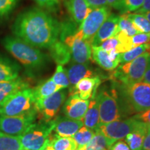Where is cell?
<instances>
[{
    "instance_id": "obj_1",
    "label": "cell",
    "mask_w": 150,
    "mask_h": 150,
    "mask_svg": "<svg viewBox=\"0 0 150 150\" xmlns=\"http://www.w3.org/2000/svg\"><path fill=\"white\" fill-rule=\"evenodd\" d=\"M61 22L48 11L31 8L22 11L12 25L13 36L35 47L49 49L59 39Z\"/></svg>"
},
{
    "instance_id": "obj_2",
    "label": "cell",
    "mask_w": 150,
    "mask_h": 150,
    "mask_svg": "<svg viewBox=\"0 0 150 150\" xmlns=\"http://www.w3.org/2000/svg\"><path fill=\"white\" fill-rule=\"evenodd\" d=\"M4 49L30 73L40 71L46 66L48 57L38 48L13 35H7L1 41Z\"/></svg>"
},
{
    "instance_id": "obj_3",
    "label": "cell",
    "mask_w": 150,
    "mask_h": 150,
    "mask_svg": "<svg viewBox=\"0 0 150 150\" xmlns=\"http://www.w3.org/2000/svg\"><path fill=\"white\" fill-rule=\"evenodd\" d=\"M117 85L122 114H136L150 109V84L142 81L127 85Z\"/></svg>"
},
{
    "instance_id": "obj_4",
    "label": "cell",
    "mask_w": 150,
    "mask_h": 150,
    "mask_svg": "<svg viewBox=\"0 0 150 150\" xmlns=\"http://www.w3.org/2000/svg\"><path fill=\"white\" fill-rule=\"evenodd\" d=\"M72 22H61L59 40L70 49L73 62L88 63L92 58V45L84 40Z\"/></svg>"
},
{
    "instance_id": "obj_5",
    "label": "cell",
    "mask_w": 150,
    "mask_h": 150,
    "mask_svg": "<svg viewBox=\"0 0 150 150\" xmlns=\"http://www.w3.org/2000/svg\"><path fill=\"white\" fill-rule=\"evenodd\" d=\"M150 60V51L142 54L133 61L122 63L113 72L110 78L118 85H127L142 81Z\"/></svg>"
},
{
    "instance_id": "obj_6",
    "label": "cell",
    "mask_w": 150,
    "mask_h": 150,
    "mask_svg": "<svg viewBox=\"0 0 150 150\" xmlns=\"http://www.w3.org/2000/svg\"><path fill=\"white\" fill-rule=\"evenodd\" d=\"M32 88L21 90L6 99L0 105V115L18 116L35 110Z\"/></svg>"
},
{
    "instance_id": "obj_7",
    "label": "cell",
    "mask_w": 150,
    "mask_h": 150,
    "mask_svg": "<svg viewBox=\"0 0 150 150\" xmlns=\"http://www.w3.org/2000/svg\"><path fill=\"white\" fill-rule=\"evenodd\" d=\"M96 98L98 101L100 124H107L122 118L123 114L115 89L102 88L96 94Z\"/></svg>"
},
{
    "instance_id": "obj_8",
    "label": "cell",
    "mask_w": 150,
    "mask_h": 150,
    "mask_svg": "<svg viewBox=\"0 0 150 150\" xmlns=\"http://www.w3.org/2000/svg\"><path fill=\"white\" fill-rule=\"evenodd\" d=\"M54 127V120L33 124L20 136L23 150H40L50 138Z\"/></svg>"
},
{
    "instance_id": "obj_9",
    "label": "cell",
    "mask_w": 150,
    "mask_h": 150,
    "mask_svg": "<svg viewBox=\"0 0 150 150\" xmlns=\"http://www.w3.org/2000/svg\"><path fill=\"white\" fill-rule=\"evenodd\" d=\"M139 122V120L131 117L107 124H100L96 130L106 138L110 148L115 142L125 138L127 135L136 129Z\"/></svg>"
},
{
    "instance_id": "obj_10",
    "label": "cell",
    "mask_w": 150,
    "mask_h": 150,
    "mask_svg": "<svg viewBox=\"0 0 150 150\" xmlns=\"http://www.w3.org/2000/svg\"><path fill=\"white\" fill-rule=\"evenodd\" d=\"M110 13V8L108 6H102L92 9L77 29L78 32L82 38L92 45L94 37L97 31Z\"/></svg>"
},
{
    "instance_id": "obj_11",
    "label": "cell",
    "mask_w": 150,
    "mask_h": 150,
    "mask_svg": "<svg viewBox=\"0 0 150 150\" xmlns=\"http://www.w3.org/2000/svg\"><path fill=\"white\" fill-rule=\"evenodd\" d=\"M67 92L60 90L52 95L35 102L34 108L40 121L50 122L56 118L66 99Z\"/></svg>"
},
{
    "instance_id": "obj_12",
    "label": "cell",
    "mask_w": 150,
    "mask_h": 150,
    "mask_svg": "<svg viewBox=\"0 0 150 150\" xmlns=\"http://www.w3.org/2000/svg\"><path fill=\"white\" fill-rule=\"evenodd\" d=\"M36 118L35 110L22 115H0V131L10 136H20L35 123Z\"/></svg>"
},
{
    "instance_id": "obj_13",
    "label": "cell",
    "mask_w": 150,
    "mask_h": 150,
    "mask_svg": "<svg viewBox=\"0 0 150 150\" xmlns=\"http://www.w3.org/2000/svg\"><path fill=\"white\" fill-rule=\"evenodd\" d=\"M102 83L101 78L98 76L83 78L78 81L69 90L70 95H76L84 100L96 96L97 90Z\"/></svg>"
},
{
    "instance_id": "obj_14",
    "label": "cell",
    "mask_w": 150,
    "mask_h": 150,
    "mask_svg": "<svg viewBox=\"0 0 150 150\" xmlns=\"http://www.w3.org/2000/svg\"><path fill=\"white\" fill-rule=\"evenodd\" d=\"M89 104L88 100H84L76 95H70L63 104V111L65 116L71 119L82 120Z\"/></svg>"
},
{
    "instance_id": "obj_15",
    "label": "cell",
    "mask_w": 150,
    "mask_h": 150,
    "mask_svg": "<svg viewBox=\"0 0 150 150\" xmlns=\"http://www.w3.org/2000/svg\"><path fill=\"white\" fill-rule=\"evenodd\" d=\"M118 21L119 16L115 13H110L95 34L92 46H99L104 41L115 37L118 32Z\"/></svg>"
},
{
    "instance_id": "obj_16",
    "label": "cell",
    "mask_w": 150,
    "mask_h": 150,
    "mask_svg": "<svg viewBox=\"0 0 150 150\" xmlns=\"http://www.w3.org/2000/svg\"><path fill=\"white\" fill-rule=\"evenodd\" d=\"M54 127L53 131L61 137H72L80 128L83 126L82 120L71 119L65 117H56L54 119Z\"/></svg>"
},
{
    "instance_id": "obj_17",
    "label": "cell",
    "mask_w": 150,
    "mask_h": 150,
    "mask_svg": "<svg viewBox=\"0 0 150 150\" xmlns=\"http://www.w3.org/2000/svg\"><path fill=\"white\" fill-rule=\"evenodd\" d=\"M63 2L73 20L79 25L93 9L86 0H63Z\"/></svg>"
},
{
    "instance_id": "obj_18",
    "label": "cell",
    "mask_w": 150,
    "mask_h": 150,
    "mask_svg": "<svg viewBox=\"0 0 150 150\" xmlns=\"http://www.w3.org/2000/svg\"><path fill=\"white\" fill-rule=\"evenodd\" d=\"M70 88L83 78L96 76L93 70L89 67L88 63H77L73 62L67 70Z\"/></svg>"
},
{
    "instance_id": "obj_19",
    "label": "cell",
    "mask_w": 150,
    "mask_h": 150,
    "mask_svg": "<svg viewBox=\"0 0 150 150\" xmlns=\"http://www.w3.org/2000/svg\"><path fill=\"white\" fill-rule=\"evenodd\" d=\"M92 58L99 67L106 71L114 70L120 63V61L112 59L108 52L99 46H92Z\"/></svg>"
},
{
    "instance_id": "obj_20",
    "label": "cell",
    "mask_w": 150,
    "mask_h": 150,
    "mask_svg": "<svg viewBox=\"0 0 150 150\" xmlns=\"http://www.w3.org/2000/svg\"><path fill=\"white\" fill-rule=\"evenodd\" d=\"M20 67L9 58L0 54V82L9 81L19 77Z\"/></svg>"
},
{
    "instance_id": "obj_21",
    "label": "cell",
    "mask_w": 150,
    "mask_h": 150,
    "mask_svg": "<svg viewBox=\"0 0 150 150\" xmlns=\"http://www.w3.org/2000/svg\"><path fill=\"white\" fill-rule=\"evenodd\" d=\"M147 131V125L140 121L136 129L125 137V142H127L131 150L142 149Z\"/></svg>"
},
{
    "instance_id": "obj_22",
    "label": "cell",
    "mask_w": 150,
    "mask_h": 150,
    "mask_svg": "<svg viewBox=\"0 0 150 150\" xmlns=\"http://www.w3.org/2000/svg\"><path fill=\"white\" fill-rule=\"evenodd\" d=\"M27 88H29V83L20 77L9 81L0 82V105L10 95Z\"/></svg>"
},
{
    "instance_id": "obj_23",
    "label": "cell",
    "mask_w": 150,
    "mask_h": 150,
    "mask_svg": "<svg viewBox=\"0 0 150 150\" xmlns=\"http://www.w3.org/2000/svg\"><path fill=\"white\" fill-rule=\"evenodd\" d=\"M49 51L52 59L58 65L63 66L68 63L72 59L70 49L59 39L49 48Z\"/></svg>"
},
{
    "instance_id": "obj_24",
    "label": "cell",
    "mask_w": 150,
    "mask_h": 150,
    "mask_svg": "<svg viewBox=\"0 0 150 150\" xmlns=\"http://www.w3.org/2000/svg\"><path fill=\"white\" fill-rule=\"evenodd\" d=\"M83 126L95 131L100 125V118H99V110L98 101L96 96L91 98L89 102L88 107L86 110L85 115L82 120Z\"/></svg>"
},
{
    "instance_id": "obj_25",
    "label": "cell",
    "mask_w": 150,
    "mask_h": 150,
    "mask_svg": "<svg viewBox=\"0 0 150 150\" xmlns=\"http://www.w3.org/2000/svg\"><path fill=\"white\" fill-rule=\"evenodd\" d=\"M60 90L62 89L54 83L51 78L49 79L43 83L38 85L34 88H32L35 102L50 96Z\"/></svg>"
},
{
    "instance_id": "obj_26",
    "label": "cell",
    "mask_w": 150,
    "mask_h": 150,
    "mask_svg": "<svg viewBox=\"0 0 150 150\" xmlns=\"http://www.w3.org/2000/svg\"><path fill=\"white\" fill-rule=\"evenodd\" d=\"M50 141L54 150H76V145L72 137H61L54 134L50 136Z\"/></svg>"
},
{
    "instance_id": "obj_27",
    "label": "cell",
    "mask_w": 150,
    "mask_h": 150,
    "mask_svg": "<svg viewBox=\"0 0 150 150\" xmlns=\"http://www.w3.org/2000/svg\"><path fill=\"white\" fill-rule=\"evenodd\" d=\"M129 20L132 22L135 27L140 33H150V22L145 16L141 13H122Z\"/></svg>"
},
{
    "instance_id": "obj_28",
    "label": "cell",
    "mask_w": 150,
    "mask_h": 150,
    "mask_svg": "<svg viewBox=\"0 0 150 150\" xmlns=\"http://www.w3.org/2000/svg\"><path fill=\"white\" fill-rule=\"evenodd\" d=\"M95 133V131L87 128L85 126H83L79 129L72 136L73 140L76 145V150H79L85 147L93 138Z\"/></svg>"
},
{
    "instance_id": "obj_29",
    "label": "cell",
    "mask_w": 150,
    "mask_h": 150,
    "mask_svg": "<svg viewBox=\"0 0 150 150\" xmlns=\"http://www.w3.org/2000/svg\"><path fill=\"white\" fill-rule=\"evenodd\" d=\"M0 150H23L20 136H13L0 131Z\"/></svg>"
},
{
    "instance_id": "obj_30",
    "label": "cell",
    "mask_w": 150,
    "mask_h": 150,
    "mask_svg": "<svg viewBox=\"0 0 150 150\" xmlns=\"http://www.w3.org/2000/svg\"><path fill=\"white\" fill-rule=\"evenodd\" d=\"M79 150H109V146L106 138L96 130L91 141Z\"/></svg>"
},
{
    "instance_id": "obj_31",
    "label": "cell",
    "mask_w": 150,
    "mask_h": 150,
    "mask_svg": "<svg viewBox=\"0 0 150 150\" xmlns=\"http://www.w3.org/2000/svg\"><path fill=\"white\" fill-rule=\"evenodd\" d=\"M150 51V42L137 46L126 52L120 54V63L131 61L145 52Z\"/></svg>"
},
{
    "instance_id": "obj_32",
    "label": "cell",
    "mask_w": 150,
    "mask_h": 150,
    "mask_svg": "<svg viewBox=\"0 0 150 150\" xmlns=\"http://www.w3.org/2000/svg\"><path fill=\"white\" fill-rule=\"evenodd\" d=\"M51 79L54 83L59 86L61 89L67 88L70 86V81L68 79L67 70H65L63 65H57L55 72Z\"/></svg>"
},
{
    "instance_id": "obj_33",
    "label": "cell",
    "mask_w": 150,
    "mask_h": 150,
    "mask_svg": "<svg viewBox=\"0 0 150 150\" xmlns=\"http://www.w3.org/2000/svg\"><path fill=\"white\" fill-rule=\"evenodd\" d=\"M118 31L124 33L128 36L131 37L133 35L140 33L138 30L135 27L130 20H129L126 17L122 14L119 16V21H118Z\"/></svg>"
},
{
    "instance_id": "obj_34",
    "label": "cell",
    "mask_w": 150,
    "mask_h": 150,
    "mask_svg": "<svg viewBox=\"0 0 150 150\" xmlns=\"http://www.w3.org/2000/svg\"><path fill=\"white\" fill-rule=\"evenodd\" d=\"M144 0H122L119 11L122 13L136 12L141 8Z\"/></svg>"
},
{
    "instance_id": "obj_35",
    "label": "cell",
    "mask_w": 150,
    "mask_h": 150,
    "mask_svg": "<svg viewBox=\"0 0 150 150\" xmlns=\"http://www.w3.org/2000/svg\"><path fill=\"white\" fill-rule=\"evenodd\" d=\"M20 0H0V19L6 18L13 11Z\"/></svg>"
},
{
    "instance_id": "obj_36",
    "label": "cell",
    "mask_w": 150,
    "mask_h": 150,
    "mask_svg": "<svg viewBox=\"0 0 150 150\" xmlns=\"http://www.w3.org/2000/svg\"><path fill=\"white\" fill-rule=\"evenodd\" d=\"M40 8L48 12H56L60 6L61 0H33Z\"/></svg>"
},
{
    "instance_id": "obj_37",
    "label": "cell",
    "mask_w": 150,
    "mask_h": 150,
    "mask_svg": "<svg viewBox=\"0 0 150 150\" xmlns=\"http://www.w3.org/2000/svg\"><path fill=\"white\" fill-rule=\"evenodd\" d=\"M129 42L132 48L150 42V33H137L133 36L129 37Z\"/></svg>"
},
{
    "instance_id": "obj_38",
    "label": "cell",
    "mask_w": 150,
    "mask_h": 150,
    "mask_svg": "<svg viewBox=\"0 0 150 150\" xmlns=\"http://www.w3.org/2000/svg\"><path fill=\"white\" fill-rule=\"evenodd\" d=\"M119 43V40L117 38L112 37L110 38H108V40L104 41L100 45H99V47L104 51L110 52L111 50H116V48H117Z\"/></svg>"
},
{
    "instance_id": "obj_39",
    "label": "cell",
    "mask_w": 150,
    "mask_h": 150,
    "mask_svg": "<svg viewBox=\"0 0 150 150\" xmlns=\"http://www.w3.org/2000/svg\"><path fill=\"white\" fill-rule=\"evenodd\" d=\"M132 117L146 124L147 127L150 128V109L135 114Z\"/></svg>"
},
{
    "instance_id": "obj_40",
    "label": "cell",
    "mask_w": 150,
    "mask_h": 150,
    "mask_svg": "<svg viewBox=\"0 0 150 150\" xmlns=\"http://www.w3.org/2000/svg\"><path fill=\"white\" fill-rule=\"evenodd\" d=\"M109 150H131L130 148L127 144V142L124 140H118L115 142L111 147L109 148Z\"/></svg>"
},
{
    "instance_id": "obj_41",
    "label": "cell",
    "mask_w": 150,
    "mask_h": 150,
    "mask_svg": "<svg viewBox=\"0 0 150 150\" xmlns=\"http://www.w3.org/2000/svg\"><path fill=\"white\" fill-rule=\"evenodd\" d=\"M91 8H96L99 7L108 6L107 0H86Z\"/></svg>"
},
{
    "instance_id": "obj_42",
    "label": "cell",
    "mask_w": 150,
    "mask_h": 150,
    "mask_svg": "<svg viewBox=\"0 0 150 150\" xmlns=\"http://www.w3.org/2000/svg\"><path fill=\"white\" fill-rule=\"evenodd\" d=\"M149 11H150V0H144L143 4H142L141 8L138 9L135 13H145L149 12Z\"/></svg>"
},
{
    "instance_id": "obj_43",
    "label": "cell",
    "mask_w": 150,
    "mask_h": 150,
    "mask_svg": "<svg viewBox=\"0 0 150 150\" xmlns=\"http://www.w3.org/2000/svg\"><path fill=\"white\" fill-rule=\"evenodd\" d=\"M141 150H150V128L149 127Z\"/></svg>"
},
{
    "instance_id": "obj_44",
    "label": "cell",
    "mask_w": 150,
    "mask_h": 150,
    "mask_svg": "<svg viewBox=\"0 0 150 150\" xmlns=\"http://www.w3.org/2000/svg\"><path fill=\"white\" fill-rule=\"evenodd\" d=\"M122 0H107V4L109 8H112L119 10Z\"/></svg>"
},
{
    "instance_id": "obj_45",
    "label": "cell",
    "mask_w": 150,
    "mask_h": 150,
    "mask_svg": "<svg viewBox=\"0 0 150 150\" xmlns=\"http://www.w3.org/2000/svg\"><path fill=\"white\" fill-rule=\"evenodd\" d=\"M142 81L150 84V60L149 62V64H148L147 68V70H146V72L145 73V75H144Z\"/></svg>"
},
{
    "instance_id": "obj_46",
    "label": "cell",
    "mask_w": 150,
    "mask_h": 150,
    "mask_svg": "<svg viewBox=\"0 0 150 150\" xmlns=\"http://www.w3.org/2000/svg\"><path fill=\"white\" fill-rule=\"evenodd\" d=\"M40 150H54L53 147H52V145L51 143V141H50V138H48L45 144L43 145V147L41 148Z\"/></svg>"
},
{
    "instance_id": "obj_47",
    "label": "cell",
    "mask_w": 150,
    "mask_h": 150,
    "mask_svg": "<svg viewBox=\"0 0 150 150\" xmlns=\"http://www.w3.org/2000/svg\"><path fill=\"white\" fill-rule=\"evenodd\" d=\"M144 16H145V18L147 19L148 20H149V22H150V11H149V12H146L145 13H141Z\"/></svg>"
}]
</instances>
